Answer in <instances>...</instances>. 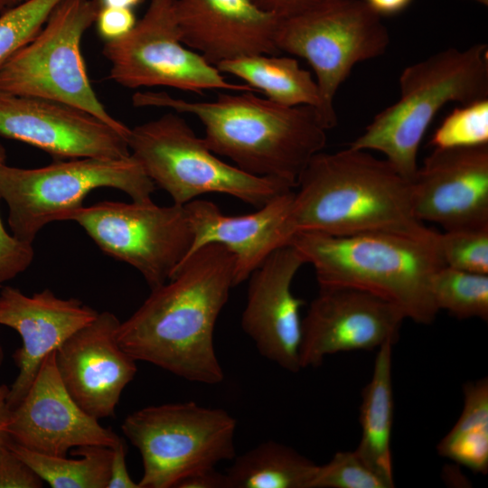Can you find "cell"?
I'll return each instance as SVG.
<instances>
[{
	"label": "cell",
	"mask_w": 488,
	"mask_h": 488,
	"mask_svg": "<svg viewBox=\"0 0 488 488\" xmlns=\"http://www.w3.org/2000/svg\"><path fill=\"white\" fill-rule=\"evenodd\" d=\"M436 244L444 266L488 274V227L445 230Z\"/></svg>",
	"instance_id": "30"
},
{
	"label": "cell",
	"mask_w": 488,
	"mask_h": 488,
	"mask_svg": "<svg viewBox=\"0 0 488 488\" xmlns=\"http://www.w3.org/2000/svg\"><path fill=\"white\" fill-rule=\"evenodd\" d=\"M220 72L241 80L275 103L286 107L310 106L317 112L320 94L311 72L293 57L278 54L245 56L218 63Z\"/></svg>",
	"instance_id": "23"
},
{
	"label": "cell",
	"mask_w": 488,
	"mask_h": 488,
	"mask_svg": "<svg viewBox=\"0 0 488 488\" xmlns=\"http://www.w3.org/2000/svg\"><path fill=\"white\" fill-rule=\"evenodd\" d=\"M108 256L132 266L150 289L167 282L187 257L192 231L184 205L159 206L152 200L104 201L71 212Z\"/></svg>",
	"instance_id": "12"
},
{
	"label": "cell",
	"mask_w": 488,
	"mask_h": 488,
	"mask_svg": "<svg viewBox=\"0 0 488 488\" xmlns=\"http://www.w3.org/2000/svg\"><path fill=\"white\" fill-rule=\"evenodd\" d=\"M145 0H99L100 6L133 9Z\"/></svg>",
	"instance_id": "40"
},
{
	"label": "cell",
	"mask_w": 488,
	"mask_h": 488,
	"mask_svg": "<svg viewBox=\"0 0 488 488\" xmlns=\"http://www.w3.org/2000/svg\"><path fill=\"white\" fill-rule=\"evenodd\" d=\"M293 198L294 191L290 190L277 194L255 212L235 216L224 214L209 201L188 202L184 208L193 239L185 259L205 245H222L235 259L234 285L241 284L273 251L288 244L292 238L288 216Z\"/></svg>",
	"instance_id": "21"
},
{
	"label": "cell",
	"mask_w": 488,
	"mask_h": 488,
	"mask_svg": "<svg viewBox=\"0 0 488 488\" xmlns=\"http://www.w3.org/2000/svg\"><path fill=\"white\" fill-rule=\"evenodd\" d=\"M106 187L136 202L152 200L156 189L131 155L55 160L39 168L0 167V196L8 207L10 233L29 245L45 225L67 221L91 191Z\"/></svg>",
	"instance_id": "7"
},
{
	"label": "cell",
	"mask_w": 488,
	"mask_h": 488,
	"mask_svg": "<svg viewBox=\"0 0 488 488\" xmlns=\"http://www.w3.org/2000/svg\"><path fill=\"white\" fill-rule=\"evenodd\" d=\"M6 164V152L0 143V167ZM1 200V196H0ZM33 245L16 239L4 226L0 214V287L23 272L33 262Z\"/></svg>",
	"instance_id": "32"
},
{
	"label": "cell",
	"mask_w": 488,
	"mask_h": 488,
	"mask_svg": "<svg viewBox=\"0 0 488 488\" xmlns=\"http://www.w3.org/2000/svg\"><path fill=\"white\" fill-rule=\"evenodd\" d=\"M127 144L130 155L174 204L185 205L201 195L220 193L259 208L294 188L282 180L249 174L222 161L174 111L130 128Z\"/></svg>",
	"instance_id": "6"
},
{
	"label": "cell",
	"mask_w": 488,
	"mask_h": 488,
	"mask_svg": "<svg viewBox=\"0 0 488 488\" xmlns=\"http://www.w3.org/2000/svg\"><path fill=\"white\" fill-rule=\"evenodd\" d=\"M389 42L381 16L363 0H326L283 18L276 35L279 52L303 58L314 70L327 130L337 124L335 95L353 67L384 54Z\"/></svg>",
	"instance_id": "10"
},
{
	"label": "cell",
	"mask_w": 488,
	"mask_h": 488,
	"mask_svg": "<svg viewBox=\"0 0 488 488\" xmlns=\"http://www.w3.org/2000/svg\"><path fill=\"white\" fill-rule=\"evenodd\" d=\"M432 230L422 235L369 232L349 236L295 234L294 247L314 269L319 286H347L382 297L418 324L438 313L431 292L444 266Z\"/></svg>",
	"instance_id": "4"
},
{
	"label": "cell",
	"mask_w": 488,
	"mask_h": 488,
	"mask_svg": "<svg viewBox=\"0 0 488 488\" xmlns=\"http://www.w3.org/2000/svg\"><path fill=\"white\" fill-rule=\"evenodd\" d=\"M5 431L14 443L53 456H67L83 446L113 447L120 439L70 395L59 376L55 352L45 358L23 399L11 410Z\"/></svg>",
	"instance_id": "16"
},
{
	"label": "cell",
	"mask_w": 488,
	"mask_h": 488,
	"mask_svg": "<svg viewBox=\"0 0 488 488\" xmlns=\"http://www.w3.org/2000/svg\"><path fill=\"white\" fill-rule=\"evenodd\" d=\"M176 488H228V481L225 473H219L214 467L184 478Z\"/></svg>",
	"instance_id": "37"
},
{
	"label": "cell",
	"mask_w": 488,
	"mask_h": 488,
	"mask_svg": "<svg viewBox=\"0 0 488 488\" xmlns=\"http://www.w3.org/2000/svg\"><path fill=\"white\" fill-rule=\"evenodd\" d=\"M431 292L438 311L457 319L488 320V274L443 266L433 277Z\"/></svg>",
	"instance_id": "27"
},
{
	"label": "cell",
	"mask_w": 488,
	"mask_h": 488,
	"mask_svg": "<svg viewBox=\"0 0 488 488\" xmlns=\"http://www.w3.org/2000/svg\"><path fill=\"white\" fill-rule=\"evenodd\" d=\"M132 103L194 116L214 154L249 174L277 178L294 188L307 163L326 145L327 129L314 108L279 105L254 91H222L211 101L136 91Z\"/></svg>",
	"instance_id": "2"
},
{
	"label": "cell",
	"mask_w": 488,
	"mask_h": 488,
	"mask_svg": "<svg viewBox=\"0 0 488 488\" xmlns=\"http://www.w3.org/2000/svg\"><path fill=\"white\" fill-rule=\"evenodd\" d=\"M111 449L109 479L107 488H140L138 483L134 482L131 478L127 467V447L125 440L120 437Z\"/></svg>",
	"instance_id": "35"
},
{
	"label": "cell",
	"mask_w": 488,
	"mask_h": 488,
	"mask_svg": "<svg viewBox=\"0 0 488 488\" xmlns=\"http://www.w3.org/2000/svg\"><path fill=\"white\" fill-rule=\"evenodd\" d=\"M380 16L396 14L405 10L412 0H363Z\"/></svg>",
	"instance_id": "38"
},
{
	"label": "cell",
	"mask_w": 488,
	"mask_h": 488,
	"mask_svg": "<svg viewBox=\"0 0 488 488\" xmlns=\"http://www.w3.org/2000/svg\"><path fill=\"white\" fill-rule=\"evenodd\" d=\"M400 96L378 113L349 146L381 153L407 180L418 170L420 143L439 110L488 99V47L447 48L406 67Z\"/></svg>",
	"instance_id": "5"
},
{
	"label": "cell",
	"mask_w": 488,
	"mask_h": 488,
	"mask_svg": "<svg viewBox=\"0 0 488 488\" xmlns=\"http://www.w3.org/2000/svg\"><path fill=\"white\" fill-rule=\"evenodd\" d=\"M8 392L9 388L6 385H0V448L8 446L12 441L5 431V427L11 414V409L7 404Z\"/></svg>",
	"instance_id": "39"
},
{
	"label": "cell",
	"mask_w": 488,
	"mask_h": 488,
	"mask_svg": "<svg viewBox=\"0 0 488 488\" xmlns=\"http://www.w3.org/2000/svg\"><path fill=\"white\" fill-rule=\"evenodd\" d=\"M42 484L43 481L8 446L0 448V488H40Z\"/></svg>",
	"instance_id": "33"
},
{
	"label": "cell",
	"mask_w": 488,
	"mask_h": 488,
	"mask_svg": "<svg viewBox=\"0 0 488 488\" xmlns=\"http://www.w3.org/2000/svg\"><path fill=\"white\" fill-rule=\"evenodd\" d=\"M120 323L111 312L99 313L55 351L64 387L97 419L114 415L124 389L137 371L136 361L118 343Z\"/></svg>",
	"instance_id": "17"
},
{
	"label": "cell",
	"mask_w": 488,
	"mask_h": 488,
	"mask_svg": "<svg viewBox=\"0 0 488 488\" xmlns=\"http://www.w3.org/2000/svg\"><path fill=\"white\" fill-rule=\"evenodd\" d=\"M182 42L211 64L245 56L280 54L276 35L283 18L252 0H176Z\"/></svg>",
	"instance_id": "20"
},
{
	"label": "cell",
	"mask_w": 488,
	"mask_h": 488,
	"mask_svg": "<svg viewBox=\"0 0 488 488\" xmlns=\"http://www.w3.org/2000/svg\"><path fill=\"white\" fill-rule=\"evenodd\" d=\"M310 488H391L354 451H341L319 465Z\"/></svg>",
	"instance_id": "31"
},
{
	"label": "cell",
	"mask_w": 488,
	"mask_h": 488,
	"mask_svg": "<svg viewBox=\"0 0 488 488\" xmlns=\"http://www.w3.org/2000/svg\"><path fill=\"white\" fill-rule=\"evenodd\" d=\"M430 145L434 148L488 145V99L455 108L436 129Z\"/></svg>",
	"instance_id": "29"
},
{
	"label": "cell",
	"mask_w": 488,
	"mask_h": 488,
	"mask_svg": "<svg viewBox=\"0 0 488 488\" xmlns=\"http://www.w3.org/2000/svg\"><path fill=\"white\" fill-rule=\"evenodd\" d=\"M25 0H0V15Z\"/></svg>",
	"instance_id": "41"
},
{
	"label": "cell",
	"mask_w": 488,
	"mask_h": 488,
	"mask_svg": "<svg viewBox=\"0 0 488 488\" xmlns=\"http://www.w3.org/2000/svg\"><path fill=\"white\" fill-rule=\"evenodd\" d=\"M100 7L99 0H61L36 36L2 66L0 92L79 108L128 137L130 127L96 95L80 50Z\"/></svg>",
	"instance_id": "8"
},
{
	"label": "cell",
	"mask_w": 488,
	"mask_h": 488,
	"mask_svg": "<svg viewBox=\"0 0 488 488\" xmlns=\"http://www.w3.org/2000/svg\"><path fill=\"white\" fill-rule=\"evenodd\" d=\"M61 0H25L0 15V69L43 27Z\"/></svg>",
	"instance_id": "28"
},
{
	"label": "cell",
	"mask_w": 488,
	"mask_h": 488,
	"mask_svg": "<svg viewBox=\"0 0 488 488\" xmlns=\"http://www.w3.org/2000/svg\"><path fill=\"white\" fill-rule=\"evenodd\" d=\"M136 22L133 9L101 6L95 23L99 35L108 42L127 34Z\"/></svg>",
	"instance_id": "34"
},
{
	"label": "cell",
	"mask_w": 488,
	"mask_h": 488,
	"mask_svg": "<svg viewBox=\"0 0 488 488\" xmlns=\"http://www.w3.org/2000/svg\"><path fill=\"white\" fill-rule=\"evenodd\" d=\"M228 488H310L319 465L282 443L264 441L234 456Z\"/></svg>",
	"instance_id": "24"
},
{
	"label": "cell",
	"mask_w": 488,
	"mask_h": 488,
	"mask_svg": "<svg viewBox=\"0 0 488 488\" xmlns=\"http://www.w3.org/2000/svg\"><path fill=\"white\" fill-rule=\"evenodd\" d=\"M296 188L288 216L292 237L301 232L422 235L430 230L414 216L410 181L366 150L348 146L317 153Z\"/></svg>",
	"instance_id": "3"
},
{
	"label": "cell",
	"mask_w": 488,
	"mask_h": 488,
	"mask_svg": "<svg viewBox=\"0 0 488 488\" xmlns=\"http://www.w3.org/2000/svg\"><path fill=\"white\" fill-rule=\"evenodd\" d=\"M418 221L445 230L488 227V145L434 148L410 181Z\"/></svg>",
	"instance_id": "15"
},
{
	"label": "cell",
	"mask_w": 488,
	"mask_h": 488,
	"mask_svg": "<svg viewBox=\"0 0 488 488\" xmlns=\"http://www.w3.org/2000/svg\"><path fill=\"white\" fill-rule=\"evenodd\" d=\"M437 452L474 473L488 471V380L464 385V407L451 430L440 440Z\"/></svg>",
	"instance_id": "25"
},
{
	"label": "cell",
	"mask_w": 488,
	"mask_h": 488,
	"mask_svg": "<svg viewBox=\"0 0 488 488\" xmlns=\"http://www.w3.org/2000/svg\"><path fill=\"white\" fill-rule=\"evenodd\" d=\"M468 1L478 3V4L483 5H488V0H468Z\"/></svg>",
	"instance_id": "42"
},
{
	"label": "cell",
	"mask_w": 488,
	"mask_h": 488,
	"mask_svg": "<svg viewBox=\"0 0 488 488\" xmlns=\"http://www.w3.org/2000/svg\"><path fill=\"white\" fill-rule=\"evenodd\" d=\"M406 315L393 303L347 286H319L302 319L301 369L320 366L328 355L380 348L398 341Z\"/></svg>",
	"instance_id": "13"
},
{
	"label": "cell",
	"mask_w": 488,
	"mask_h": 488,
	"mask_svg": "<svg viewBox=\"0 0 488 488\" xmlns=\"http://www.w3.org/2000/svg\"><path fill=\"white\" fill-rule=\"evenodd\" d=\"M176 0H151L145 14L125 36L105 42L108 78L128 89L168 87L183 91H255L229 82L204 57L183 42Z\"/></svg>",
	"instance_id": "11"
},
{
	"label": "cell",
	"mask_w": 488,
	"mask_h": 488,
	"mask_svg": "<svg viewBox=\"0 0 488 488\" xmlns=\"http://www.w3.org/2000/svg\"><path fill=\"white\" fill-rule=\"evenodd\" d=\"M236 428L225 409L194 401L147 406L121 426L141 455L140 488H176L184 478L232 460Z\"/></svg>",
	"instance_id": "9"
},
{
	"label": "cell",
	"mask_w": 488,
	"mask_h": 488,
	"mask_svg": "<svg viewBox=\"0 0 488 488\" xmlns=\"http://www.w3.org/2000/svg\"><path fill=\"white\" fill-rule=\"evenodd\" d=\"M9 448L52 488H107L112 449L83 446L70 450L72 455L53 456L22 446L13 440Z\"/></svg>",
	"instance_id": "26"
},
{
	"label": "cell",
	"mask_w": 488,
	"mask_h": 488,
	"mask_svg": "<svg viewBox=\"0 0 488 488\" xmlns=\"http://www.w3.org/2000/svg\"><path fill=\"white\" fill-rule=\"evenodd\" d=\"M0 136L35 146L55 158H121L127 137L92 114L48 99L0 92Z\"/></svg>",
	"instance_id": "14"
},
{
	"label": "cell",
	"mask_w": 488,
	"mask_h": 488,
	"mask_svg": "<svg viewBox=\"0 0 488 488\" xmlns=\"http://www.w3.org/2000/svg\"><path fill=\"white\" fill-rule=\"evenodd\" d=\"M235 259L224 246L196 250L117 331L119 345L136 361L152 363L192 382L220 384L223 369L214 330L234 285Z\"/></svg>",
	"instance_id": "1"
},
{
	"label": "cell",
	"mask_w": 488,
	"mask_h": 488,
	"mask_svg": "<svg viewBox=\"0 0 488 488\" xmlns=\"http://www.w3.org/2000/svg\"><path fill=\"white\" fill-rule=\"evenodd\" d=\"M304 264L291 245L273 251L248 278L247 303L240 322L261 356L294 373L301 370L300 308L305 301L293 295L291 286Z\"/></svg>",
	"instance_id": "18"
},
{
	"label": "cell",
	"mask_w": 488,
	"mask_h": 488,
	"mask_svg": "<svg viewBox=\"0 0 488 488\" xmlns=\"http://www.w3.org/2000/svg\"><path fill=\"white\" fill-rule=\"evenodd\" d=\"M392 346L387 342L378 348L371 380L361 394L360 423L361 436L355 449L374 472L394 487L391 433L393 423Z\"/></svg>",
	"instance_id": "22"
},
{
	"label": "cell",
	"mask_w": 488,
	"mask_h": 488,
	"mask_svg": "<svg viewBox=\"0 0 488 488\" xmlns=\"http://www.w3.org/2000/svg\"><path fill=\"white\" fill-rule=\"evenodd\" d=\"M261 9L281 18L305 12L326 0H252Z\"/></svg>",
	"instance_id": "36"
},
{
	"label": "cell",
	"mask_w": 488,
	"mask_h": 488,
	"mask_svg": "<svg viewBox=\"0 0 488 488\" xmlns=\"http://www.w3.org/2000/svg\"><path fill=\"white\" fill-rule=\"evenodd\" d=\"M3 360H4V352H3V348H2V346L0 344V366H1L2 362H3Z\"/></svg>",
	"instance_id": "43"
},
{
	"label": "cell",
	"mask_w": 488,
	"mask_h": 488,
	"mask_svg": "<svg viewBox=\"0 0 488 488\" xmlns=\"http://www.w3.org/2000/svg\"><path fill=\"white\" fill-rule=\"evenodd\" d=\"M98 314L80 300L60 298L49 288L26 296L18 288L2 287L0 324L15 330L23 342L14 353L19 371L9 388L11 410L23 399L45 358Z\"/></svg>",
	"instance_id": "19"
}]
</instances>
